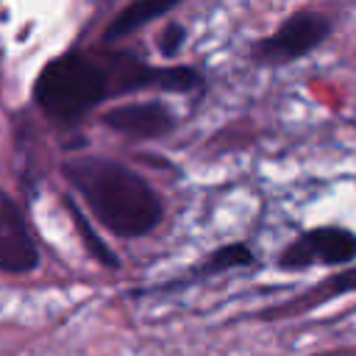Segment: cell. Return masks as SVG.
<instances>
[{
    "mask_svg": "<svg viewBox=\"0 0 356 356\" xmlns=\"http://www.w3.org/2000/svg\"><path fill=\"white\" fill-rule=\"evenodd\" d=\"M64 175L81 192L92 217L117 236H145L161 222V197L142 175L120 161L106 156H75L67 159Z\"/></svg>",
    "mask_w": 356,
    "mask_h": 356,
    "instance_id": "obj_1",
    "label": "cell"
},
{
    "mask_svg": "<svg viewBox=\"0 0 356 356\" xmlns=\"http://www.w3.org/2000/svg\"><path fill=\"white\" fill-rule=\"evenodd\" d=\"M317 289H323V298H331V295H342V292H350L356 289V267L334 275L331 281H323Z\"/></svg>",
    "mask_w": 356,
    "mask_h": 356,
    "instance_id": "obj_11",
    "label": "cell"
},
{
    "mask_svg": "<svg viewBox=\"0 0 356 356\" xmlns=\"http://www.w3.org/2000/svg\"><path fill=\"white\" fill-rule=\"evenodd\" d=\"M36 264H39V250L28 234L22 211L17 209L11 195H3L0 200V267L6 273H31Z\"/></svg>",
    "mask_w": 356,
    "mask_h": 356,
    "instance_id": "obj_5",
    "label": "cell"
},
{
    "mask_svg": "<svg viewBox=\"0 0 356 356\" xmlns=\"http://www.w3.org/2000/svg\"><path fill=\"white\" fill-rule=\"evenodd\" d=\"M178 3L175 0H136V3H128L103 31V42H117V39H125L131 36L134 31H139L142 25L170 14Z\"/></svg>",
    "mask_w": 356,
    "mask_h": 356,
    "instance_id": "obj_7",
    "label": "cell"
},
{
    "mask_svg": "<svg viewBox=\"0 0 356 356\" xmlns=\"http://www.w3.org/2000/svg\"><path fill=\"white\" fill-rule=\"evenodd\" d=\"M100 122L125 136H134V139H159L175 125V117L170 114V108L164 103L142 100V103L114 106L111 111H106L100 117Z\"/></svg>",
    "mask_w": 356,
    "mask_h": 356,
    "instance_id": "obj_6",
    "label": "cell"
},
{
    "mask_svg": "<svg viewBox=\"0 0 356 356\" xmlns=\"http://www.w3.org/2000/svg\"><path fill=\"white\" fill-rule=\"evenodd\" d=\"M67 209H70V214H72V220H75V228L81 231V236H83V242H86V248H89V253L103 264V267H108V270H117L120 267V259L100 242V236L89 228V222H86V217L78 211V206H75V200H70L67 197Z\"/></svg>",
    "mask_w": 356,
    "mask_h": 356,
    "instance_id": "obj_9",
    "label": "cell"
},
{
    "mask_svg": "<svg viewBox=\"0 0 356 356\" xmlns=\"http://www.w3.org/2000/svg\"><path fill=\"white\" fill-rule=\"evenodd\" d=\"M108 95H114L108 70L78 50L47 61L33 81L36 106L56 122H78Z\"/></svg>",
    "mask_w": 356,
    "mask_h": 356,
    "instance_id": "obj_2",
    "label": "cell"
},
{
    "mask_svg": "<svg viewBox=\"0 0 356 356\" xmlns=\"http://www.w3.org/2000/svg\"><path fill=\"white\" fill-rule=\"evenodd\" d=\"M253 261V253L245 242H231V245H222L217 248L203 264H197L195 275H214V273H222V270H231V267H245Z\"/></svg>",
    "mask_w": 356,
    "mask_h": 356,
    "instance_id": "obj_8",
    "label": "cell"
},
{
    "mask_svg": "<svg viewBox=\"0 0 356 356\" xmlns=\"http://www.w3.org/2000/svg\"><path fill=\"white\" fill-rule=\"evenodd\" d=\"M356 259V234L342 225H320L300 234L281 256V270H303L312 264L342 267Z\"/></svg>",
    "mask_w": 356,
    "mask_h": 356,
    "instance_id": "obj_4",
    "label": "cell"
},
{
    "mask_svg": "<svg viewBox=\"0 0 356 356\" xmlns=\"http://www.w3.org/2000/svg\"><path fill=\"white\" fill-rule=\"evenodd\" d=\"M328 33H331V19L325 14H320V11H295L270 36L259 39L253 44L250 56L259 64L281 67L286 61H295V58L312 53Z\"/></svg>",
    "mask_w": 356,
    "mask_h": 356,
    "instance_id": "obj_3",
    "label": "cell"
},
{
    "mask_svg": "<svg viewBox=\"0 0 356 356\" xmlns=\"http://www.w3.org/2000/svg\"><path fill=\"white\" fill-rule=\"evenodd\" d=\"M184 39H186V28L181 22H164V28L159 31V53L164 58L178 56V50L184 47Z\"/></svg>",
    "mask_w": 356,
    "mask_h": 356,
    "instance_id": "obj_10",
    "label": "cell"
}]
</instances>
